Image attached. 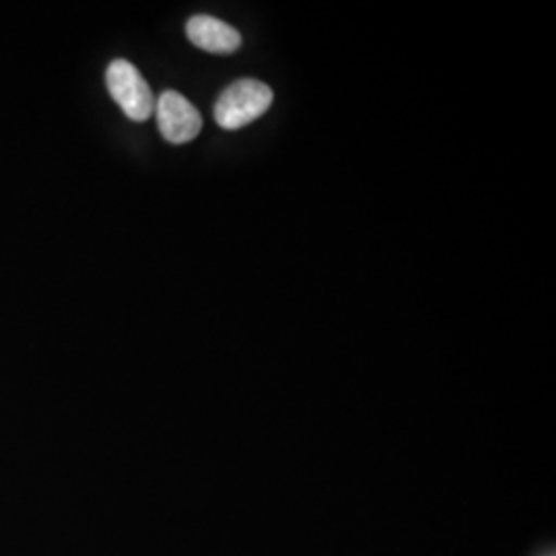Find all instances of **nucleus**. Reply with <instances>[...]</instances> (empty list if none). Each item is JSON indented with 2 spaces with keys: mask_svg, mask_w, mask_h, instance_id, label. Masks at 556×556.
Returning <instances> with one entry per match:
<instances>
[{
  "mask_svg": "<svg viewBox=\"0 0 556 556\" xmlns=\"http://www.w3.org/2000/svg\"><path fill=\"white\" fill-rule=\"evenodd\" d=\"M186 36L197 48L211 54H236L241 48V34L225 21L197 15L186 23Z\"/></svg>",
  "mask_w": 556,
  "mask_h": 556,
  "instance_id": "obj_4",
  "label": "nucleus"
},
{
  "mask_svg": "<svg viewBox=\"0 0 556 556\" xmlns=\"http://www.w3.org/2000/svg\"><path fill=\"white\" fill-rule=\"evenodd\" d=\"M105 85L122 112L135 122H144L155 112V96L139 68L128 60L116 59L105 71Z\"/></svg>",
  "mask_w": 556,
  "mask_h": 556,
  "instance_id": "obj_2",
  "label": "nucleus"
},
{
  "mask_svg": "<svg viewBox=\"0 0 556 556\" xmlns=\"http://www.w3.org/2000/svg\"><path fill=\"white\" fill-rule=\"evenodd\" d=\"M155 114L161 137L172 144H186L197 139L202 130L199 110L178 91H163L155 101Z\"/></svg>",
  "mask_w": 556,
  "mask_h": 556,
  "instance_id": "obj_3",
  "label": "nucleus"
},
{
  "mask_svg": "<svg viewBox=\"0 0 556 556\" xmlns=\"http://www.w3.org/2000/svg\"><path fill=\"white\" fill-rule=\"evenodd\" d=\"M275 93L256 79H239L229 85L215 103V119L225 130H239L264 116L273 105Z\"/></svg>",
  "mask_w": 556,
  "mask_h": 556,
  "instance_id": "obj_1",
  "label": "nucleus"
}]
</instances>
